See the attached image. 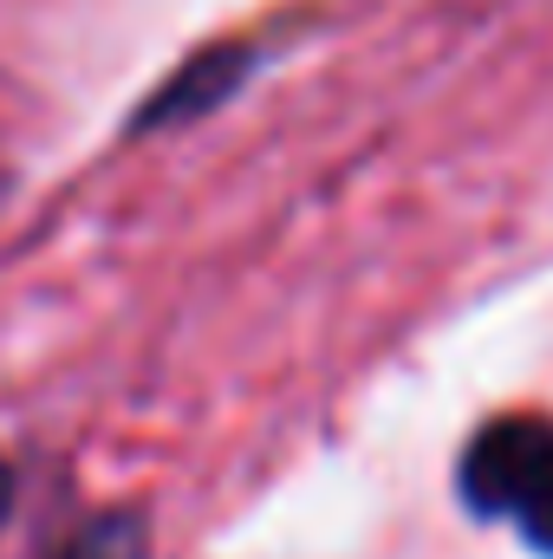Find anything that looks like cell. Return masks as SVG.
<instances>
[{
	"mask_svg": "<svg viewBox=\"0 0 553 559\" xmlns=\"http://www.w3.org/2000/svg\"><path fill=\"white\" fill-rule=\"evenodd\" d=\"M7 508H13V475H7V462H0V521H7Z\"/></svg>",
	"mask_w": 553,
	"mask_h": 559,
	"instance_id": "4",
	"label": "cell"
},
{
	"mask_svg": "<svg viewBox=\"0 0 553 559\" xmlns=\"http://www.w3.org/2000/svg\"><path fill=\"white\" fill-rule=\"evenodd\" d=\"M456 488L482 521L515 527L534 554H553V423L541 417L482 423L469 436L462 462H456Z\"/></svg>",
	"mask_w": 553,
	"mask_h": 559,
	"instance_id": "1",
	"label": "cell"
},
{
	"mask_svg": "<svg viewBox=\"0 0 553 559\" xmlns=\"http://www.w3.org/2000/svg\"><path fill=\"white\" fill-rule=\"evenodd\" d=\"M242 79H248V46H215V52L176 66V79L131 118V131H156V124H169V118H196V111H209L215 98H228Z\"/></svg>",
	"mask_w": 553,
	"mask_h": 559,
	"instance_id": "2",
	"label": "cell"
},
{
	"mask_svg": "<svg viewBox=\"0 0 553 559\" xmlns=\"http://www.w3.org/2000/svg\"><path fill=\"white\" fill-rule=\"evenodd\" d=\"M52 559H143V521L138 514H92L79 534L59 540Z\"/></svg>",
	"mask_w": 553,
	"mask_h": 559,
	"instance_id": "3",
	"label": "cell"
}]
</instances>
